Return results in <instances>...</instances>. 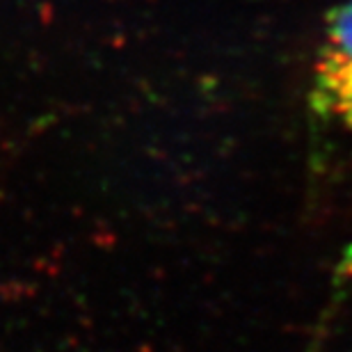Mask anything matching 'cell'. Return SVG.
Instances as JSON below:
<instances>
[{
	"label": "cell",
	"instance_id": "obj_1",
	"mask_svg": "<svg viewBox=\"0 0 352 352\" xmlns=\"http://www.w3.org/2000/svg\"><path fill=\"white\" fill-rule=\"evenodd\" d=\"M309 98L316 115L352 129V0L327 14Z\"/></svg>",
	"mask_w": 352,
	"mask_h": 352
}]
</instances>
